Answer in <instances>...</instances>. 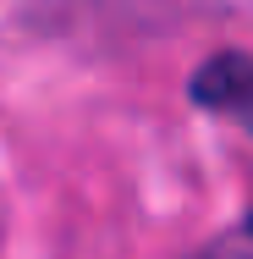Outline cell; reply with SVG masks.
Segmentation results:
<instances>
[{
  "instance_id": "obj_1",
  "label": "cell",
  "mask_w": 253,
  "mask_h": 259,
  "mask_svg": "<svg viewBox=\"0 0 253 259\" xmlns=\"http://www.w3.org/2000/svg\"><path fill=\"white\" fill-rule=\"evenodd\" d=\"M193 105L215 110V116H231L253 133V55H215L204 61L187 83Z\"/></svg>"
},
{
  "instance_id": "obj_2",
  "label": "cell",
  "mask_w": 253,
  "mask_h": 259,
  "mask_svg": "<svg viewBox=\"0 0 253 259\" xmlns=\"http://www.w3.org/2000/svg\"><path fill=\"white\" fill-rule=\"evenodd\" d=\"M187 259H253V215H248V226L215 237L209 248H198V254H187Z\"/></svg>"
}]
</instances>
